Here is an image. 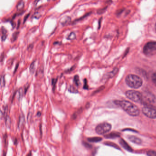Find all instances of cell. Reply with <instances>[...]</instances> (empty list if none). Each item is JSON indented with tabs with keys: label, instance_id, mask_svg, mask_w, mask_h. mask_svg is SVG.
I'll use <instances>...</instances> for the list:
<instances>
[{
	"label": "cell",
	"instance_id": "52a82bcc",
	"mask_svg": "<svg viewBox=\"0 0 156 156\" xmlns=\"http://www.w3.org/2000/svg\"><path fill=\"white\" fill-rule=\"evenodd\" d=\"M71 21V17L68 16H66L60 19V23L61 25L65 26L66 25H68Z\"/></svg>",
	"mask_w": 156,
	"mask_h": 156
},
{
	"label": "cell",
	"instance_id": "d6986e66",
	"mask_svg": "<svg viewBox=\"0 0 156 156\" xmlns=\"http://www.w3.org/2000/svg\"><path fill=\"white\" fill-rule=\"evenodd\" d=\"M35 61H34L30 65V67H29V71L31 73H34V71H35Z\"/></svg>",
	"mask_w": 156,
	"mask_h": 156
},
{
	"label": "cell",
	"instance_id": "484cf974",
	"mask_svg": "<svg viewBox=\"0 0 156 156\" xmlns=\"http://www.w3.org/2000/svg\"><path fill=\"white\" fill-rule=\"evenodd\" d=\"M82 144H83V146H84L86 148H88V149H91L93 147L91 145L88 143V142H86V141H83Z\"/></svg>",
	"mask_w": 156,
	"mask_h": 156
},
{
	"label": "cell",
	"instance_id": "7a4b0ae2",
	"mask_svg": "<svg viewBox=\"0 0 156 156\" xmlns=\"http://www.w3.org/2000/svg\"><path fill=\"white\" fill-rule=\"evenodd\" d=\"M125 82L127 85L134 89H138L141 87L143 81L140 76L133 74H129L126 76Z\"/></svg>",
	"mask_w": 156,
	"mask_h": 156
},
{
	"label": "cell",
	"instance_id": "ba28073f",
	"mask_svg": "<svg viewBox=\"0 0 156 156\" xmlns=\"http://www.w3.org/2000/svg\"><path fill=\"white\" fill-rule=\"evenodd\" d=\"M128 138L129 141H131L132 142L137 144H141V140L137 137L134 136V135H129L128 137Z\"/></svg>",
	"mask_w": 156,
	"mask_h": 156
},
{
	"label": "cell",
	"instance_id": "ab89813d",
	"mask_svg": "<svg viewBox=\"0 0 156 156\" xmlns=\"http://www.w3.org/2000/svg\"><path fill=\"white\" fill-rule=\"evenodd\" d=\"M14 144L15 145H16L17 144V139H15V140H14Z\"/></svg>",
	"mask_w": 156,
	"mask_h": 156
},
{
	"label": "cell",
	"instance_id": "cb8c5ba5",
	"mask_svg": "<svg viewBox=\"0 0 156 156\" xmlns=\"http://www.w3.org/2000/svg\"><path fill=\"white\" fill-rule=\"evenodd\" d=\"M22 96H23V89L21 88L19 89L18 94H17V97L18 100H20L22 98Z\"/></svg>",
	"mask_w": 156,
	"mask_h": 156
},
{
	"label": "cell",
	"instance_id": "f1b7e54d",
	"mask_svg": "<svg viewBox=\"0 0 156 156\" xmlns=\"http://www.w3.org/2000/svg\"><path fill=\"white\" fill-rule=\"evenodd\" d=\"M41 15L39 13L37 12V13H35L33 16V17L34 18H35V19H39V17H40Z\"/></svg>",
	"mask_w": 156,
	"mask_h": 156
},
{
	"label": "cell",
	"instance_id": "f546056e",
	"mask_svg": "<svg viewBox=\"0 0 156 156\" xmlns=\"http://www.w3.org/2000/svg\"><path fill=\"white\" fill-rule=\"evenodd\" d=\"M117 71H118V69H115V70H114L112 72H111V73H110V74H111L110 75V76H111V77L113 76H114L115 75V74H116V73L117 72Z\"/></svg>",
	"mask_w": 156,
	"mask_h": 156
},
{
	"label": "cell",
	"instance_id": "7402d4cb",
	"mask_svg": "<svg viewBox=\"0 0 156 156\" xmlns=\"http://www.w3.org/2000/svg\"><path fill=\"white\" fill-rule=\"evenodd\" d=\"M57 81V78H53L51 81V85L53 87V91H54L55 88H56V84Z\"/></svg>",
	"mask_w": 156,
	"mask_h": 156
},
{
	"label": "cell",
	"instance_id": "d590c367",
	"mask_svg": "<svg viewBox=\"0 0 156 156\" xmlns=\"http://www.w3.org/2000/svg\"><path fill=\"white\" fill-rule=\"evenodd\" d=\"M29 88V86H26V88H25V94H26V93H27V90H28V88Z\"/></svg>",
	"mask_w": 156,
	"mask_h": 156
},
{
	"label": "cell",
	"instance_id": "3957f363",
	"mask_svg": "<svg viewBox=\"0 0 156 156\" xmlns=\"http://www.w3.org/2000/svg\"><path fill=\"white\" fill-rule=\"evenodd\" d=\"M125 94L129 99L136 103H141L143 100L142 94L137 91H127Z\"/></svg>",
	"mask_w": 156,
	"mask_h": 156
},
{
	"label": "cell",
	"instance_id": "4dcf8cb0",
	"mask_svg": "<svg viewBox=\"0 0 156 156\" xmlns=\"http://www.w3.org/2000/svg\"><path fill=\"white\" fill-rule=\"evenodd\" d=\"M105 9H106V8H104V9L98 10L97 12L99 14H102L103 13H104V11H105Z\"/></svg>",
	"mask_w": 156,
	"mask_h": 156
},
{
	"label": "cell",
	"instance_id": "74e56055",
	"mask_svg": "<svg viewBox=\"0 0 156 156\" xmlns=\"http://www.w3.org/2000/svg\"><path fill=\"white\" fill-rule=\"evenodd\" d=\"M41 113L40 112H38L37 114V116H38V117H40L41 116Z\"/></svg>",
	"mask_w": 156,
	"mask_h": 156
},
{
	"label": "cell",
	"instance_id": "603a6c76",
	"mask_svg": "<svg viewBox=\"0 0 156 156\" xmlns=\"http://www.w3.org/2000/svg\"><path fill=\"white\" fill-rule=\"evenodd\" d=\"M5 85V76L3 75L1 77V88H3Z\"/></svg>",
	"mask_w": 156,
	"mask_h": 156
},
{
	"label": "cell",
	"instance_id": "8fae6325",
	"mask_svg": "<svg viewBox=\"0 0 156 156\" xmlns=\"http://www.w3.org/2000/svg\"><path fill=\"white\" fill-rule=\"evenodd\" d=\"M120 143L123 147H124L125 149L129 151H132L131 148L129 146L128 144L123 140H121L120 141Z\"/></svg>",
	"mask_w": 156,
	"mask_h": 156
},
{
	"label": "cell",
	"instance_id": "9a60e30c",
	"mask_svg": "<svg viewBox=\"0 0 156 156\" xmlns=\"http://www.w3.org/2000/svg\"><path fill=\"white\" fill-rule=\"evenodd\" d=\"M74 82L76 86H79L80 85V80H79V77L78 75H76L74 76Z\"/></svg>",
	"mask_w": 156,
	"mask_h": 156
},
{
	"label": "cell",
	"instance_id": "ac0fdd59",
	"mask_svg": "<svg viewBox=\"0 0 156 156\" xmlns=\"http://www.w3.org/2000/svg\"><path fill=\"white\" fill-rule=\"evenodd\" d=\"M91 13H87V14H85L84 16H83L82 17H80L79 19H77L75 20L73 22V23H76L78 22V21H81V20H83V19H84L85 18H86V17L88 16H89Z\"/></svg>",
	"mask_w": 156,
	"mask_h": 156
},
{
	"label": "cell",
	"instance_id": "4316f807",
	"mask_svg": "<svg viewBox=\"0 0 156 156\" xmlns=\"http://www.w3.org/2000/svg\"><path fill=\"white\" fill-rule=\"evenodd\" d=\"M83 89L88 90V81L86 79H84V85H83Z\"/></svg>",
	"mask_w": 156,
	"mask_h": 156
},
{
	"label": "cell",
	"instance_id": "d6a6232c",
	"mask_svg": "<svg viewBox=\"0 0 156 156\" xmlns=\"http://www.w3.org/2000/svg\"><path fill=\"white\" fill-rule=\"evenodd\" d=\"M39 130H40V134L41 137H42V125L41 124H40V126H39Z\"/></svg>",
	"mask_w": 156,
	"mask_h": 156
},
{
	"label": "cell",
	"instance_id": "7c38bea8",
	"mask_svg": "<svg viewBox=\"0 0 156 156\" xmlns=\"http://www.w3.org/2000/svg\"><path fill=\"white\" fill-rule=\"evenodd\" d=\"M24 7H25V2L23 1V0H21L19 1L17 5V9L18 11L22 10L23 9Z\"/></svg>",
	"mask_w": 156,
	"mask_h": 156
},
{
	"label": "cell",
	"instance_id": "8d00e7d4",
	"mask_svg": "<svg viewBox=\"0 0 156 156\" xmlns=\"http://www.w3.org/2000/svg\"><path fill=\"white\" fill-rule=\"evenodd\" d=\"M101 20H102V18H101V19H100V20H99V22H98V24H100V25H98V29H100V23L101 22Z\"/></svg>",
	"mask_w": 156,
	"mask_h": 156
},
{
	"label": "cell",
	"instance_id": "5bb4252c",
	"mask_svg": "<svg viewBox=\"0 0 156 156\" xmlns=\"http://www.w3.org/2000/svg\"><path fill=\"white\" fill-rule=\"evenodd\" d=\"M76 38V35L74 32H72L70 33L68 36H67V39L70 40H73Z\"/></svg>",
	"mask_w": 156,
	"mask_h": 156
},
{
	"label": "cell",
	"instance_id": "6da1fadb",
	"mask_svg": "<svg viewBox=\"0 0 156 156\" xmlns=\"http://www.w3.org/2000/svg\"><path fill=\"white\" fill-rule=\"evenodd\" d=\"M115 103L132 116H137L140 114L139 108L131 102L126 100H117L115 101Z\"/></svg>",
	"mask_w": 156,
	"mask_h": 156
},
{
	"label": "cell",
	"instance_id": "5b68a950",
	"mask_svg": "<svg viewBox=\"0 0 156 156\" xmlns=\"http://www.w3.org/2000/svg\"><path fill=\"white\" fill-rule=\"evenodd\" d=\"M111 125L108 123H103L98 125L95 128L96 133L99 135L105 134L111 130Z\"/></svg>",
	"mask_w": 156,
	"mask_h": 156
},
{
	"label": "cell",
	"instance_id": "8992f818",
	"mask_svg": "<svg viewBox=\"0 0 156 156\" xmlns=\"http://www.w3.org/2000/svg\"><path fill=\"white\" fill-rule=\"evenodd\" d=\"M142 113L145 116L150 119L156 118V110L149 106H145L142 109Z\"/></svg>",
	"mask_w": 156,
	"mask_h": 156
},
{
	"label": "cell",
	"instance_id": "83f0119b",
	"mask_svg": "<svg viewBox=\"0 0 156 156\" xmlns=\"http://www.w3.org/2000/svg\"><path fill=\"white\" fill-rule=\"evenodd\" d=\"M151 79H152L153 82L156 84V72L153 73L152 76H151Z\"/></svg>",
	"mask_w": 156,
	"mask_h": 156
},
{
	"label": "cell",
	"instance_id": "836d02e7",
	"mask_svg": "<svg viewBox=\"0 0 156 156\" xmlns=\"http://www.w3.org/2000/svg\"><path fill=\"white\" fill-rule=\"evenodd\" d=\"M40 0H35V1H34V5L35 6H36L37 5V4L40 1Z\"/></svg>",
	"mask_w": 156,
	"mask_h": 156
},
{
	"label": "cell",
	"instance_id": "4fadbf2b",
	"mask_svg": "<svg viewBox=\"0 0 156 156\" xmlns=\"http://www.w3.org/2000/svg\"><path fill=\"white\" fill-rule=\"evenodd\" d=\"M25 121V116L23 115H21L19 117V122L18 123V128H21L23 125L24 124Z\"/></svg>",
	"mask_w": 156,
	"mask_h": 156
},
{
	"label": "cell",
	"instance_id": "ffe728a7",
	"mask_svg": "<svg viewBox=\"0 0 156 156\" xmlns=\"http://www.w3.org/2000/svg\"><path fill=\"white\" fill-rule=\"evenodd\" d=\"M69 91L70 92H71V93H74V94H76V93H78V89H76L73 86H71L70 87L69 89Z\"/></svg>",
	"mask_w": 156,
	"mask_h": 156
},
{
	"label": "cell",
	"instance_id": "30bf717a",
	"mask_svg": "<svg viewBox=\"0 0 156 156\" xmlns=\"http://www.w3.org/2000/svg\"><path fill=\"white\" fill-rule=\"evenodd\" d=\"M1 40L3 41H4L6 40V38H7V31L5 29V28L3 27H1Z\"/></svg>",
	"mask_w": 156,
	"mask_h": 156
},
{
	"label": "cell",
	"instance_id": "d4e9b609",
	"mask_svg": "<svg viewBox=\"0 0 156 156\" xmlns=\"http://www.w3.org/2000/svg\"><path fill=\"white\" fill-rule=\"evenodd\" d=\"M147 155L150 156H156V151L153 150L149 151L147 153Z\"/></svg>",
	"mask_w": 156,
	"mask_h": 156
},
{
	"label": "cell",
	"instance_id": "2e32d148",
	"mask_svg": "<svg viewBox=\"0 0 156 156\" xmlns=\"http://www.w3.org/2000/svg\"><path fill=\"white\" fill-rule=\"evenodd\" d=\"M6 125L7 128H9L11 125V120L9 116H6Z\"/></svg>",
	"mask_w": 156,
	"mask_h": 156
},
{
	"label": "cell",
	"instance_id": "9c48e42d",
	"mask_svg": "<svg viewBox=\"0 0 156 156\" xmlns=\"http://www.w3.org/2000/svg\"><path fill=\"white\" fill-rule=\"evenodd\" d=\"M87 140L89 142H98L102 141V138L100 137H93L88 138Z\"/></svg>",
	"mask_w": 156,
	"mask_h": 156
},
{
	"label": "cell",
	"instance_id": "f35d334b",
	"mask_svg": "<svg viewBox=\"0 0 156 156\" xmlns=\"http://www.w3.org/2000/svg\"><path fill=\"white\" fill-rule=\"evenodd\" d=\"M20 23V20H19V21H18V25H17V29H19V27Z\"/></svg>",
	"mask_w": 156,
	"mask_h": 156
},
{
	"label": "cell",
	"instance_id": "44dd1931",
	"mask_svg": "<svg viewBox=\"0 0 156 156\" xmlns=\"http://www.w3.org/2000/svg\"><path fill=\"white\" fill-rule=\"evenodd\" d=\"M19 35V32H16L13 33V36H12V39H11V40L12 41V42H14V41L16 40L17 39V37H18Z\"/></svg>",
	"mask_w": 156,
	"mask_h": 156
},
{
	"label": "cell",
	"instance_id": "1f68e13d",
	"mask_svg": "<svg viewBox=\"0 0 156 156\" xmlns=\"http://www.w3.org/2000/svg\"><path fill=\"white\" fill-rule=\"evenodd\" d=\"M29 15H30V13L29 14H27V15H26V16L25 17V19H24V21H23V23H25L26 21H27V19H28L29 17Z\"/></svg>",
	"mask_w": 156,
	"mask_h": 156
},
{
	"label": "cell",
	"instance_id": "e575fe53",
	"mask_svg": "<svg viewBox=\"0 0 156 156\" xmlns=\"http://www.w3.org/2000/svg\"><path fill=\"white\" fill-rule=\"evenodd\" d=\"M19 63H17V64L16 65V67H15V70H14V73H15V72H16L17 70V68H18V67H19Z\"/></svg>",
	"mask_w": 156,
	"mask_h": 156
},
{
	"label": "cell",
	"instance_id": "277c9868",
	"mask_svg": "<svg viewBox=\"0 0 156 156\" xmlns=\"http://www.w3.org/2000/svg\"><path fill=\"white\" fill-rule=\"evenodd\" d=\"M143 53L147 56H151L156 53V41H150L145 44Z\"/></svg>",
	"mask_w": 156,
	"mask_h": 156
},
{
	"label": "cell",
	"instance_id": "60d3db41",
	"mask_svg": "<svg viewBox=\"0 0 156 156\" xmlns=\"http://www.w3.org/2000/svg\"><path fill=\"white\" fill-rule=\"evenodd\" d=\"M155 30H156V24H155Z\"/></svg>",
	"mask_w": 156,
	"mask_h": 156
},
{
	"label": "cell",
	"instance_id": "e0dca14e",
	"mask_svg": "<svg viewBox=\"0 0 156 156\" xmlns=\"http://www.w3.org/2000/svg\"><path fill=\"white\" fill-rule=\"evenodd\" d=\"M119 135L118 134H116V133H110V134L107 135H105V137L106 138H114V137H119Z\"/></svg>",
	"mask_w": 156,
	"mask_h": 156
}]
</instances>
